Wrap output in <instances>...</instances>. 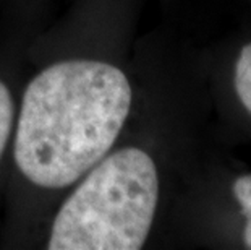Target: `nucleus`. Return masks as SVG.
Returning a JSON list of instances; mask_svg holds the SVG:
<instances>
[{
	"label": "nucleus",
	"instance_id": "1",
	"mask_svg": "<svg viewBox=\"0 0 251 250\" xmlns=\"http://www.w3.org/2000/svg\"><path fill=\"white\" fill-rule=\"evenodd\" d=\"M119 67L94 58L52 63L28 83L15 125L20 172L41 189L75 184L115 145L131 108Z\"/></svg>",
	"mask_w": 251,
	"mask_h": 250
},
{
	"label": "nucleus",
	"instance_id": "2",
	"mask_svg": "<svg viewBox=\"0 0 251 250\" xmlns=\"http://www.w3.org/2000/svg\"><path fill=\"white\" fill-rule=\"evenodd\" d=\"M157 201V167L146 151L107 153L58 208L47 249L138 250L151 232Z\"/></svg>",
	"mask_w": 251,
	"mask_h": 250
},
{
	"label": "nucleus",
	"instance_id": "3",
	"mask_svg": "<svg viewBox=\"0 0 251 250\" xmlns=\"http://www.w3.org/2000/svg\"><path fill=\"white\" fill-rule=\"evenodd\" d=\"M235 91L238 99L251 114V44H247L235 63Z\"/></svg>",
	"mask_w": 251,
	"mask_h": 250
},
{
	"label": "nucleus",
	"instance_id": "4",
	"mask_svg": "<svg viewBox=\"0 0 251 250\" xmlns=\"http://www.w3.org/2000/svg\"><path fill=\"white\" fill-rule=\"evenodd\" d=\"M15 125V104L8 86L0 80V159L8 146Z\"/></svg>",
	"mask_w": 251,
	"mask_h": 250
},
{
	"label": "nucleus",
	"instance_id": "5",
	"mask_svg": "<svg viewBox=\"0 0 251 250\" xmlns=\"http://www.w3.org/2000/svg\"><path fill=\"white\" fill-rule=\"evenodd\" d=\"M233 195L237 201L242 206V211L247 218V224H245L243 241L245 246L251 249V174L242 175L235 180L233 184Z\"/></svg>",
	"mask_w": 251,
	"mask_h": 250
}]
</instances>
